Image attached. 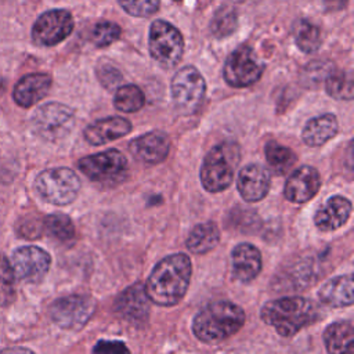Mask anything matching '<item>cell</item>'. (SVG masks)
Masks as SVG:
<instances>
[{
	"label": "cell",
	"instance_id": "obj_14",
	"mask_svg": "<svg viewBox=\"0 0 354 354\" xmlns=\"http://www.w3.org/2000/svg\"><path fill=\"white\" fill-rule=\"evenodd\" d=\"M129 149L137 160L147 165H156L167 158L170 140L166 133L153 130L130 141Z\"/></svg>",
	"mask_w": 354,
	"mask_h": 354
},
{
	"label": "cell",
	"instance_id": "obj_39",
	"mask_svg": "<svg viewBox=\"0 0 354 354\" xmlns=\"http://www.w3.org/2000/svg\"><path fill=\"white\" fill-rule=\"evenodd\" d=\"M0 354H35V353L25 347H10V348L1 350Z\"/></svg>",
	"mask_w": 354,
	"mask_h": 354
},
{
	"label": "cell",
	"instance_id": "obj_28",
	"mask_svg": "<svg viewBox=\"0 0 354 354\" xmlns=\"http://www.w3.org/2000/svg\"><path fill=\"white\" fill-rule=\"evenodd\" d=\"M326 93L336 98L350 101L353 100L354 84H353V73L350 71H333L326 76L325 82Z\"/></svg>",
	"mask_w": 354,
	"mask_h": 354
},
{
	"label": "cell",
	"instance_id": "obj_5",
	"mask_svg": "<svg viewBox=\"0 0 354 354\" xmlns=\"http://www.w3.org/2000/svg\"><path fill=\"white\" fill-rule=\"evenodd\" d=\"M79 170L91 181L111 187L122 183L127 174V159L118 149L88 155L77 162Z\"/></svg>",
	"mask_w": 354,
	"mask_h": 354
},
{
	"label": "cell",
	"instance_id": "obj_16",
	"mask_svg": "<svg viewBox=\"0 0 354 354\" xmlns=\"http://www.w3.org/2000/svg\"><path fill=\"white\" fill-rule=\"evenodd\" d=\"M142 283H134L124 289L115 300V310L122 318L131 324L141 325L148 318L149 304Z\"/></svg>",
	"mask_w": 354,
	"mask_h": 354
},
{
	"label": "cell",
	"instance_id": "obj_19",
	"mask_svg": "<svg viewBox=\"0 0 354 354\" xmlns=\"http://www.w3.org/2000/svg\"><path fill=\"white\" fill-rule=\"evenodd\" d=\"M351 202L342 196H330L315 213L314 223L321 231H333L343 227L351 216Z\"/></svg>",
	"mask_w": 354,
	"mask_h": 354
},
{
	"label": "cell",
	"instance_id": "obj_20",
	"mask_svg": "<svg viewBox=\"0 0 354 354\" xmlns=\"http://www.w3.org/2000/svg\"><path fill=\"white\" fill-rule=\"evenodd\" d=\"M131 131V123L120 116H109L88 124L84 129V140L91 145H102L109 141L127 136Z\"/></svg>",
	"mask_w": 354,
	"mask_h": 354
},
{
	"label": "cell",
	"instance_id": "obj_31",
	"mask_svg": "<svg viewBox=\"0 0 354 354\" xmlns=\"http://www.w3.org/2000/svg\"><path fill=\"white\" fill-rule=\"evenodd\" d=\"M43 227L58 241L68 243L75 239V227L66 214L54 213L43 220Z\"/></svg>",
	"mask_w": 354,
	"mask_h": 354
},
{
	"label": "cell",
	"instance_id": "obj_6",
	"mask_svg": "<svg viewBox=\"0 0 354 354\" xmlns=\"http://www.w3.org/2000/svg\"><path fill=\"white\" fill-rule=\"evenodd\" d=\"M39 195L57 206L72 203L80 189V180L76 173L68 167H55L41 171L35 181Z\"/></svg>",
	"mask_w": 354,
	"mask_h": 354
},
{
	"label": "cell",
	"instance_id": "obj_17",
	"mask_svg": "<svg viewBox=\"0 0 354 354\" xmlns=\"http://www.w3.org/2000/svg\"><path fill=\"white\" fill-rule=\"evenodd\" d=\"M271 176L267 169L260 165L245 166L238 176L236 188L243 201L252 203L261 201L270 191Z\"/></svg>",
	"mask_w": 354,
	"mask_h": 354
},
{
	"label": "cell",
	"instance_id": "obj_2",
	"mask_svg": "<svg viewBox=\"0 0 354 354\" xmlns=\"http://www.w3.org/2000/svg\"><path fill=\"white\" fill-rule=\"evenodd\" d=\"M260 318L264 324L283 337H292L304 326L314 324L319 318L317 306L300 296H286L267 301L260 310Z\"/></svg>",
	"mask_w": 354,
	"mask_h": 354
},
{
	"label": "cell",
	"instance_id": "obj_26",
	"mask_svg": "<svg viewBox=\"0 0 354 354\" xmlns=\"http://www.w3.org/2000/svg\"><path fill=\"white\" fill-rule=\"evenodd\" d=\"M295 41L303 53H315L321 47V30L308 19H297L292 28Z\"/></svg>",
	"mask_w": 354,
	"mask_h": 354
},
{
	"label": "cell",
	"instance_id": "obj_35",
	"mask_svg": "<svg viewBox=\"0 0 354 354\" xmlns=\"http://www.w3.org/2000/svg\"><path fill=\"white\" fill-rule=\"evenodd\" d=\"M93 354H130V351L120 340H100L93 347Z\"/></svg>",
	"mask_w": 354,
	"mask_h": 354
},
{
	"label": "cell",
	"instance_id": "obj_32",
	"mask_svg": "<svg viewBox=\"0 0 354 354\" xmlns=\"http://www.w3.org/2000/svg\"><path fill=\"white\" fill-rule=\"evenodd\" d=\"M15 300V275L8 259L0 253V307Z\"/></svg>",
	"mask_w": 354,
	"mask_h": 354
},
{
	"label": "cell",
	"instance_id": "obj_9",
	"mask_svg": "<svg viewBox=\"0 0 354 354\" xmlns=\"http://www.w3.org/2000/svg\"><path fill=\"white\" fill-rule=\"evenodd\" d=\"M75 124L73 111L59 102H48L37 108L32 116V127L37 136L47 141L66 137Z\"/></svg>",
	"mask_w": 354,
	"mask_h": 354
},
{
	"label": "cell",
	"instance_id": "obj_21",
	"mask_svg": "<svg viewBox=\"0 0 354 354\" xmlns=\"http://www.w3.org/2000/svg\"><path fill=\"white\" fill-rule=\"evenodd\" d=\"M51 86V77L46 73L24 76L14 87V100L19 106L29 108L46 97Z\"/></svg>",
	"mask_w": 354,
	"mask_h": 354
},
{
	"label": "cell",
	"instance_id": "obj_12",
	"mask_svg": "<svg viewBox=\"0 0 354 354\" xmlns=\"http://www.w3.org/2000/svg\"><path fill=\"white\" fill-rule=\"evenodd\" d=\"M73 29V18L66 10L43 12L32 28V39L39 46H55L66 39Z\"/></svg>",
	"mask_w": 354,
	"mask_h": 354
},
{
	"label": "cell",
	"instance_id": "obj_30",
	"mask_svg": "<svg viewBox=\"0 0 354 354\" xmlns=\"http://www.w3.org/2000/svg\"><path fill=\"white\" fill-rule=\"evenodd\" d=\"M238 26V15L234 7L223 6L220 7L212 21H210V32L216 37H227L235 32Z\"/></svg>",
	"mask_w": 354,
	"mask_h": 354
},
{
	"label": "cell",
	"instance_id": "obj_22",
	"mask_svg": "<svg viewBox=\"0 0 354 354\" xmlns=\"http://www.w3.org/2000/svg\"><path fill=\"white\" fill-rule=\"evenodd\" d=\"M318 297L324 304L330 307L351 306L354 301L351 275H339L329 279L321 286Z\"/></svg>",
	"mask_w": 354,
	"mask_h": 354
},
{
	"label": "cell",
	"instance_id": "obj_8",
	"mask_svg": "<svg viewBox=\"0 0 354 354\" xmlns=\"http://www.w3.org/2000/svg\"><path fill=\"white\" fill-rule=\"evenodd\" d=\"M206 83L194 66H184L171 79V98L174 108L183 115L195 113L203 102Z\"/></svg>",
	"mask_w": 354,
	"mask_h": 354
},
{
	"label": "cell",
	"instance_id": "obj_24",
	"mask_svg": "<svg viewBox=\"0 0 354 354\" xmlns=\"http://www.w3.org/2000/svg\"><path fill=\"white\" fill-rule=\"evenodd\" d=\"M353 324L350 321H336L326 326L324 342L328 354H353Z\"/></svg>",
	"mask_w": 354,
	"mask_h": 354
},
{
	"label": "cell",
	"instance_id": "obj_25",
	"mask_svg": "<svg viewBox=\"0 0 354 354\" xmlns=\"http://www.w3.org/2000/svg\"><path fill=\"white\" fill-rule=\"evenodd\" d=\"M220 241V230L216 223L206 221L195 225L185 241V246L195 254H203L217 246Z\"/></svg>",
	"mask_w": 354,
	"mask_h": 354
},
{
	"label": "cell",
	"instance_id": "obj_29",
	"mask_svg": "<svg viewBox=\"0 0 354 354\" xmlns=\"http://www.w3.org/2000/svg\"><path fill=\"white\" fill-rule=\"evenodd\" d=\"M145 104V97L144 93L141 91L140 87L134 84H124L120 86L113 97V105L116 109L131 113L140 111Z\"/></svg>",
	"mask_w": 354,
	"mask_h": 354
},
{
	"label": "cell",
	"instance_id": "obj_33",
	"mask_svg": "<svg viewBox=\"0 0 354 354\" xmlns=\"http://www.w3.org/2000/svg\"><path fill=\"white\" fill-rule=\"evenodd\" d=\"M120 26L116 25L115 22H109V21H102L98 22L93 32H91V41L97 46V47H105L113 41H116L120 37Z\"/></svg>",
	"mask_w": 354,
	"mask_h": 354
},
{
	"label": "cell",
	"instance_id": "obj_15",
	"mask_svg": "<svg viewBox=\"0 0 354 354\" xmlns=\"http://www.w3.org/2000/svg\"><path fill=\"white\" fill-rule=\"evenodd\" d=\"M321 187V177L315 167L301 166L286 180L283 195L289 202L304 203L314 198Z\"/></svg>",
	"mask_w": 354,
	"mask_h": 354
},
{
	"label": "cell",
	"instance_id": "obj_41",
	"mask_svg": "<svg viewBox=\"0 0 354 354\" xmlns=\"http://www.w3.org/2000/svg\"><path fill=\"white\" fill-rule=\"evenodd\" d=\"M174 1H180V0H174Z\"/></svg>",
	"mask_w": 354,
	"mask_h": 354
},
{
	"label": "cell",
	"instance_id": "obj_36",
	"mask_svg": "<svg viewBox=\"0 0 354 354\" xmlns=\"http://www.w3.org/2000/svg\"><path fill=\"white\" fill-rule=\"evenodd\" d=\"M17 231L21 236H24L25 239H36L41 235L43 232V225L37 218H24L18 227Z\"/></svg>",
	"mask_w": 354,
	"mask_h": 354
},
{
	"label": "cell",
	"instance_id": "obj_4",
	"mask_svg": "<svg viewBox=\"0 0 354 354\" xmlns=\"http://www.w3.org/2000/svg\"><path fill=\"white\" fill-rule=\"evenodd\" d=\"M239 148L234 142H223L213 147L205 156L199 177L207 192L216 194L227 189L239 163Z\"/></svg>",
	"mask_w": 354,
	"mask_h": 354
},
{
	"label": "cell",
	"instance_id": "obj_40",
	"mask_svg": "<svg viewBox=\"0 0 354 354\" xmlns=\"http://www.w3.org/2000/svg\"><path fill=\"white\" fill-rule=\"evenodd\" d=\"M3 86H4V82H3V79L0 77V91L3 90Z\"/></svg>",
	"mask_w": 354,
	"mask_h": 354
},
{
	"label": "cell",
	"instance_id": "obj_27",
	"mask_svg": "<svg viewBox=\"0 0 354 354\" xmlns=\"http://www.w3.org/2000/svg\"><path fill=\"white\" fill-rule=\"evenodd\" d=\"M264 155L271 169L278 174H283L290 170L297 159L296 153L290 148L283 147L275 141H270L266 144Z\"/></svg>",
	"mask_w": 354,
	"mask_h": 354
},
{
	"label": "cell",
	"instance_id": "obj_23",
	"mask_svg": "<svg viewBox=\"0 0 354 354\" xmlns=\"http://www.w3.org/2000/svg\"><path fill=\"white\" fill-rule=\"evenodd\" d=\"M337 119L332 113H324L310 119L301 133V138L308 147H321L337 133Z\"/></svg>",
	"mask_w": 354,
	"mask_h": 354
},
{
	"label": "cell",
	"instance_id": "obj_13",
	"mask_svg": "<svg viewBox=\"0 0 354 354\" xmlns=\"http://www.w3.org/2000/svg\"><path fill=\"white\" fill-rule=\"evenodd\" d=\"M51 264L50 254L37 246H22L12 253L14 275L25 282H40Z\"/></svg>",
	"mask_w": 354,
	"mask_h": 354
},
{
	"label": "cell",
	"instance_id": "obj_37",
	"mask_svg": "<svg viewBox=\"0 0 354 354\" xmlns=\"http://www.w3.org/2000/svg\"><path fill=\"white\" fill-rule=\"evenodd\" d=\"M97 75H98V80L101 82V84L106 88H112L122 79V75L119 73V71L113 66H109V65L100 66L97 69Z\"/></svg>",
	"mask_w": 354,
	"mask_h": 354
},
{
	"label": "cell",
	"instance_id": "obj_38",
	"mask_svg": "<svg viewBox=\"0 0 354 354\" xmlns=\"http://www.w3.org/2000/svg\"><path fill=\"white\" fill-rule=\"evenodd\" d=\"M348 0H324V6L328 11H340L346 8Z\"/></svg>",
	"mask_w": 354,
	"mask_h": 354
},
{
	"label": "cell",
	"instance_id": "obj_7",
	"mask_svg": "<svg viewBox=\"0 0 354 354\" xmlns=\"http://www.w3.org/2000/svg\"><path fill=\"white\" fill-rule=\"evenodd\" d=\"M148 47L151 57L162 66H176L184 53V39L171 24L156 19L149 28Z\"/></svg>",
	"mask_w": 354,
	"mask_h": 354
},
{
	"label": "cell",
	"instance_id": "obj_18",
	"mask_svg": "<svg viewBox=\"0 0 354 354\" xmlns=\"http://www.w3.org/2000/svg\"><path fill=\"white\" fill-rule=\"evenodd\" d=\"M231 270L235 279L241 282L253 281L261 270L260 250L249 242L238 243L231 253Z\"/></svg>",
	"mask_w": 354,
	"mask_h": 354
},
{
	"label": "cell",
	"instance_id": "obj_1",
	"mask_svg": "<svg viewBox=\"0 0 354 354\" xmlns=\"http://www.w3.org/2000/svg\"><path fill=\"white\" fill-rule=\"evenodd\" d=\"M192 264L185 253H174L162 259L149 274L144 290L158 306H174L187 293Z\"/></svg>",
	"mask_w": 354,
	"mask_h": 354
},
{
	"label": "cell",
	"instance_id": "obj_3",
	"mask_svg": "<svg viewBox=\"0 0 354 354\" xmlns=\"http://www.w3.org/2000/svg\"><path fill=\"white\" fill-rule=\"evenodd\" d=\"M245 324L243 310L228 300L205 306L192 321L194 335L203 343H218L235 335Z\"/></svg>",
	"mask_w": 354,
	"mask_h": 354
},
{
	"label": "cell",
	"instance_id": "obj_11",
	"mask_svg": "<svg viewBox=\"0 0 354 354\" xmlns=\"http://www.w3.org/2000/svg\"><path fill=\"white\" fill-rule=\"evenodd\" d=\"M95 310L94 300L87 295H69L50 306L51 319L62 329L76 330L86 325Z\"/></svg>",
	"mask_w": 354,
	"mask_h": 354
},
{
	"label": "cell",
	"instance_id": "obj_10",
	"mask_svg": "<svg viewBox=\"0 0 354 354\" xmlns=\"http://www.w3.org/2000/svg\"><path fill=\"white\" fill-rule=\"evenodd\" d=\"M264 72V65L257 59L249 46H239L225 61L224 80L231 87H248L256 83Z\"/></svg>",
	"mask_w": 354,
	"mask_h": 354
},
{
	"label": "cell",
	"instance_id": "obj_34",
	"mask_svg": "<svg viewBox=\"0 0 354 354\" xmlns=\"http://www.w3.org/2000/svg\"><path fill=\"white\" fill-rule=\"evenodd\" d=\"M120 7L133 17H151L159 8L160 0H118Z\"/></svg>",
	"mask_w": 354,
	"mask_h": 354
}]
</instances>
